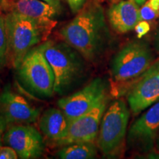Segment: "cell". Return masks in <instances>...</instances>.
<instances>
[{
	"mask_svg": "<svg viewBox=\"0 0 159 159\" xmlns=\"http://www.w3.org/2000/svg\"><path fill=\"white\" fill-rule=\"evenodd\" d=\"M150 27L148 21H140L135 27V30L139 39L146 35L150 31Z\"/></svg>",
	"mask_w": 159,
	"mask_h": 159,
	"instance_id": "obj_20",
	"label": "cell"
},
{
	"mask_svg": "<svg viewBox=\"0 0 159 159\" xmlns=\"http://www.w3.org/2000/svg\"><path fill=\"white\" fill-rule=\"evenodd\" d=\"M156 144H157V148H158V150H159V134H158V138H157V140H156Z\"/></svg>",
	"mask_w": 159,
	"mask_h": 159,
	"instance_id": "obj_27",
	"label": "cell"
},
{
	"mask_svg": "<svg viewBox=\"0 0 159 159\" xmlns=\"http://www.w3.org/2000/svg\"><path fill=\"white\" fill-rule=\"evenodd\" d=\"M3 141L16 151L19 158H39L44 151L42 136L30 124L13 125L5 132Z\"/></svg>",
	"mask_w": 159,
	"mask_h": 159,
	"instance_id": "obj_11",
	"label": "cell"
},
{
	"mask_svg": "<svg viewBox=\"0 0 159 159\" xmlns=\"http://www.w3.org/2000/svg\"><path fill=\"white\" fill-rule=\"evenodd\" d=\"M154 47L156 50L159 53V27L157 29L156 36H155V40H154Z\"/></svg>",
	"mask_w": 159,
	"mask_h": 159,
	"instance_id": "obj_23",
	"label": "cell"
},
{
	"mask_svg": "<svg viewBox=\"0 0 159 159\" xmlns=\"http://www.w3.org/2000/svg\"><path fill=\"white\" fill-rule=\"evenodd\" d=\"M70 122L61 108H50L39 119L40 128L47 138L57 143L66 134Z\"/></svg>",
	"mask_w": 159,
	"mask_h": 159,
	"instance_id": "obj_15",
	"label": "cell"
},
{
	"mask_svg": "<svg viewBox=\"0 0 159 159\" xmlns=\"http://www.w3.org/2000/svg\"><path fill=\"white\" fill-rule=\"evenodd\" d=\"M57 9L42 0H7L5 12H16L34 20L48 37L57 25L54 18Z\"/></svg>",
	"mask_w": 159,
	"mask_h": 159,
	"instance_id": "obj_13",
	"label": "cell"
},
{
	"mask_svg": "<svg viewBox=\"0 0 159 159\" xmlns=\"http://www.w3.org/2000/svg\"><path fill=\"white\" fill-rule=\"evenodd\" d=\"M139 7L134 0H122L111 6L108 18L112 28L119 33H126L135 29L141 21Z\"/></svg>",
	"mask_w": 159,
	"mask_h": 159,
	"instance_id": "obj_14",
	"label": "cell"
},
{
	"mask_svg": "<svg viewBox=\"0 0 159 159\" xmlns=\"http://www.w3.org/2000/svg\"><path fill=\"white\" fill-rule=\"evenodd\" d=\"M107 83L100 77H97L80 91L59 99L57 105L69 122H71L94 108L107 96Z\"/></svg>",
	"mask_w": 159,
	"mask_h": 159,
	"instance_id": "obj_7",
	"label": "cell"
},
{
	"mask_svg": "<svg viewBox=\"0 0 159 159\" xmlns=\"http://www.w3.org/2000/svg\"><path fill=\"white\" fill-rule=\"evenodd\" d=\"M8 61V45L5 29V15H0V68Z\"/></svg>",
	"mask_w": 159,
	"mask_h": 159,
	"instance_id": "obj_17",
	"label": "cell"
},
{
	"mask_svg": "<svg viewBox=\"0 0 159 159\" xmlns=\"http://www.w3.org/2000/svg\"><path fill=\"white\" fill-rule=\"evenodd\" d=\"M141 21H151L159 17V7L151 0H147L140 9Z\"/></svg>",
	"mask_w": 159,
	"mask_h": 159,
	"instance_id": "obj_18",
	"label": "cell"
},
{
	"mask_svg": "<svg viewBox=\"0 0 159 159\" xmlns=\"http://www.w3.org/2000/svg\"><path fill=\"white\" fill-rule=\"evenodd\" d=\"M159 101L154 103L130 126L127 141L131 149L147 153L154 148L159 134Z\"/></svg>",
	"mask_w": 159,
	"mask_h": 159,
	"instance_id": "obj_9",
	"label": "cell"
},
{
	"mask_svg": "<svg viewBox=\"0 0 159 159\" xmlns=\"http://www.w3.org/2000/svg\"><path fill=\"white\" fill-rule=\"evenodd\" d=\"M0 109L7 124H32L36 122L41 114L40 109L10 89L0 94Z\"/></svg>",
	"mask_w": 159,
	"mask_h": 159,
	"instance_id": "obj_12",
	"label": "cell"
},
{
	"mask_svg": "<svg viewBox=\"0 0 159 159\" xmlns=\"http://www.w3.org/2000/svg\"><path fill=\"white\" fill-rule=\"evenodd\" d=\"M130 111L122 99H116L105 111L98 136L97 144L103 156L112 157L122 148L126 137Z\"/></svg>",
	"mask_w": 159,
	"mask_h": 159,
	"instance_id": "obj_5",
	"label": "cell"
},
{
	"mask_svg": "<svg viewBox=\"0 0 159 159\" xmlns=\"http://www.w3.org/2000/svg\"><path fill=\"white\" fill-rule=\"evenodd\" d=\"M97 149L94 142H78L65 145L57 152L62 159H91L97 156Z\"/></svg>",
	"mask_w": 159,
	"mask_h": 159,
	"instance_id": "obj_16",
	"label": "cell"
},
{
	"mask_svg": "<svg viewBox=\"0 0 159 159\" xmlns=\"http://www.w3.org/2000/svg\"><path fill=\"white\" fill-rule=\"evenodd\" d=\"M19 158L16 151L10 146H0V159H17Z\"/></svg>",
	"mask_w": 159,
	"mask_h": 159,
	"instance_id": "obj_19",
	"label": "cell"
},
{
	"mask_svg": "<svg viewBox=\"0 0 159 159\" xmlns=\"http://www.w3.org/2000/svg\"><path fill=\"white\" fill-rule=\"evenodd\" d=\"M42 1H44L50 4V5L55 6L57 8H59L60 5V0H42Z\"/></svg>",
	"mask_w": 159,
	"mask_h": 159,
	"instance_id": "obj_25",
	"label": "cell"
},
{
	"mask_svg": "<svg viewBox=\"0 0 159 159\" xmlns=\"http://www.w3.org/2000/svg\"><path fill=\"white\" fill-rule=\"evenodd\" d=\"M19 82L30 94L41 99L53 96L55 75L43 52V43L25 55L16 68Z\"/></svg>",
	"mask_w": 159,
	"mask_h": 159,
	"instance_id": "obj_4",
	"label": "cell"
},
{
	"mask_svg": "<svg viewBox=\"0 0 159 159\" xmlns=\"http://www.w3.org/2000/svg\"><path fill=\"white\" fill-rule=\"evenodd\" d=\"M7 125V122L3 116H0V146L2 144V140L4 136V133L5 132L6 127Z\"/></svg>",
	"mask_w": 159,
	"mask_h": 159,
	"instance_id": "obj_22",
	"label": "cell"
},
{
	"mask_svg": "<svg viewBox=\"0 0 159 159\" xmlns=\"http://www.w3.org/2000/svg\"><path fill=\"white\" fill-rule=\"evenodd\" d=\"M5 21L8 59L16 69L25 55L38 43L45 41L47 35L36 21L16 12L6 13Z\"/></svg>",
	"mask_w": 159,
	"mask_h": 159,
	"instance_id": "obj_3",
	"label": "cell"
},
{
	"mask_svg": "<svg viewBox=\"0 0 159 159\" xmlns=\"http://www.w3.org/2000/svg\"><path fill=\"white\" fill-rule=\"evenodd\" d=\"M60 34L65 42L91 62L102 56L110 43L103 8L94 0L85 4L75 19L61 30Z\"/></svg>",
	"mask_w": 159,
	"mask_h": 159,
	"instance_id": "obj_1",
	"label": "cell"
},
{
	"mask_svg": "<svg viewBox=\"0 0 159 159\" xmlns=\"http://www.w3.org/2000/svg\"><path fill=\"white\" fill-rule=\"evenodd\" d=\"M108 103L107 95L86 114L70 122L66 134L56 144L65 146L72 143L94 142L98 136L101 121Z\"/></svg>",
	"mask_w": 159,
	"mask_h": 159,
	"instance_id": "obj_8",
	"label": "cell"
},
{
	"mask_svg": "<svg viewBox=\"0 0 159 159\" xmlns=\"http://www.w3.org/2000/svg\"><path fill=\"white\" fill-rule=\"evenodd\" d=\"M153 58L152 50L147 43H128L112 60L111 70L113 78L118 83H129L139 79L152 65Z\"/></svg>",
	"mask_w": 159,
	"mask_h": 159,
	"instance_id": "obj_6",
	"label": "cell"
},
{
	"mask_svg": "<svg viewBox=\"0 0 159 159\" xmlns=\"http://www.w3.org/2000/svg\"><path fill=\"white\" fill-rule=\"evenodd\" d=\"M7 0H0V15H2L3 12L6 11Z\"/></svg>",
	"mask_w": 159,
	"mask_h": 159,
	"instance_id": "obj_24",
	"label": "cell"
},
{
	"mask_svg": "<svg viewBox=\"0 0 159 159\" xmlns=\"http://www.w3.org/2000/svg\"><path fill=\"white\" fill-rule=\"evenodd\" d=\"M43 52L55 75V93L66 94L84 77L85 58L66 42L47 41L43 43Z\"/></svg>",
	"mask_w": 159,
	"mask_h": 159,
	"instance_id": "obj_2",
	"label": "cell"
},
{
	"mask_svg": "<svg viewBox=\"0 0 159 159\" xmlns=\"http://www.w3.org/2000/svg\"><path fill=\"white\" fill-rule=\"evenodd\" d=\"M86 0H67L68 4L73 13H77L85 5Z\"/></svg>",
	"mask_w": 159,
	"mask_h": 159,
	"instance_id": "obj_21",
	"label": "cell"
},
{
	"mask_svg": "<svg viewBox=\"0 0 159 159\" xmlns=\"http://www.w3.org/2000/svg\"><path fill=\"white\" fill-rule=\"evenodd\" d=\"M135 2H136V3L137 5H139V6H142L144 4L145 2L147 1V0H134Z\"/></svg>",
	"mask_w": 159,
	"mask_h": 159,
	"instance_id": "obj_26",
	"label": "cell"
},
{
	"mask_svg": "<svg viewBox=\"0 0 159 159\" xmlns=\"http://www.w3.org/2000/svg\"><path fill=\"white\" fill-rule=\"evenodd\" d=\"M159 101V60L134 82L128 94L133 114H138Z\"/></svg>",
	"mask_w": 159,
	"mask_h": 159,
	"instance_id": "obj_10",
	"label": "cell"
}]
</instances>
